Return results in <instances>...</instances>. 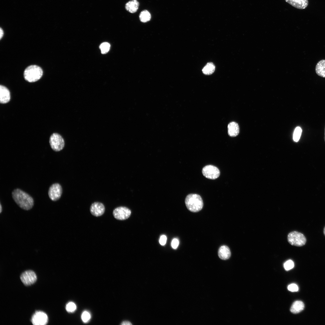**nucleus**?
I'll list each match as a JSON object with an SVG mask.
<instances>
[{
  "label": "nucleus",
  "instance_id": "obj_1",
  "mask_svg": "<svg viewBox=\"0 0 325 325\" xmlns=\"http://www.w3.org/2000/svg\"><path fill=\"white\" fill-rule=\"evenodd\" d=\"M12 196L17 205L24 210H29L34 206V201L32 197L20 189L14 190L12 192Z\"/></svg>",
  "mask_w": 325,
  "mask_h": 325
},
{
  "label": "nucleus",
  "instance_id": "obj_2",
  "mask_svg": "<svg viewBox=\"0 0 325 325\" xmlns=\"http://www.w3.org/2000/svg\"><path fill=\"white\" fill-rule=\"evenodd\" d=\"M185 202L188 209L193 212L200 211L203 206V202L201 197L197 194H188L186 197Z\"/></svg>",
  "mask_w": 325,
  "mask_h": 325
},
{
  "label": "nucleus",
  "instance_id": "obj_3",
  "mask_svg": "<svg viewBox=\"0 0 325 325\" xmlns=\"http://www.w3.org/2000/svg\"><path fill=\"white\" fill-rule=\"evenodd\" d=\"M42 68L36 65H30L27 67L24 72L25 79L29 82H34L39 80L42 76Z\"/></svg>",
  "mask_w": 325,
  "mask_h": 325
},
{
  "label": "nucleus",
  "instance_id": "obj_4",
  "mask_svg": "<svg viewBox=\"0 0 325 325\" xmlns=\"http://www.w3.org/2000/svg\"><path fill=\"white\" fill-rule=\"evenodd\" d=\"M288 241L292 246H301L305 245L306 242V239L302 233L297 231H293L289 233L287 236Z\"/></svg>",
  "mask_w": 325,
  "mask_h": 325
},
{
  "label": "nucleus",
  "instance_id": "obj_5",
  "mask_svg": "<svg viewBox=\"0 0 325 325\" xmlns=\"http://www.w3.org/2000/svg\"><path fill=\"white\" fill-rule=\"evenodd\" d=\"M49 143L51 148L55 151L61 150L65 145L63 138L57 133H53L51 135L49 139Z\"/></svg>",
  "mask_w": 325,
  "mask_h": 325
},
{
  "label": "nucleus",
  "instance_id": "obj_6",
  "mask_svg": "<svg viewBox=\"0 0 325 325\" xmlns=\"http://www.w3.org/2000/svg\"><path fill=\"white\" fill-rule=\"evenodd\" d=\"M62 191V187L59 184L54 183L49 187L48 193L49 197L51 200L57 201L60 198Z\"/></svg>",
  "mask_w": 325,
  "mask_h": 325
},
{
  "label": "nucleus",
  "instance_id": "obj_7",
  "mask_svg": "<svg viewBox=\"0 0 325 325\" xmlns=\"http://www.w3.org/2000/svg\"><path fill=\"white\" fill-rule=\"evenodd\" d=\"M203 175L206 178L215 179L219 177L220 172L216 166L212 165H207L204 167L202 170Z\"/></svg>",
  "mask_w": 325,
  "mask_h": 325
},
{
  "label": "nucleus",
  "instance_id": "obj_8",
  "mask_svg": "<svg viewBox=\"0 0 325 325\" xmlns=\"http://www.w3.org/2000/svg\"><path fill=\"white\" fill-rule=\"evenodd\" d=\"M131 214L130 209L124 206L117 207L113 211L114 217L116 219L120 220H123L128 218Z\"/></svg>",
  "mask_w": 325,
  "mask_h": 325
},
{
  "label": "nucleus",
  "instance_id": "obj_9",
  "mask_svg": "<svg viewBox=\"0 0 325 325\" xmlns=\"http://www.w3.org/2000/svg\"><path fill=\"white\" fill-rule=\"evenodd\" d=\"M20 279L24 284L29 286L36 282L37 280V276L33 271L27 270L21 274Z\"/></svg>",
  "mask_w": 325,
  "mask_h": 325
},
{
  "label": "nucleus",
  "instance_id": "obj_10",
  "mask_svg": "<svg viewBox=\"0 0 325 325\" xmlns=\"http://www.w3.org/2000/svg\"><path fill=\"white\" fill-rule=\"evenodd\" d=\"M48 321V317L46 313L42 311H36L32 317L31 322L34 325H45Z\"/></svg>",
  "mask_w": 325,
  "mask_h": 325
},
{
  "label": "nucleus",
  "instance_id": "obj_11",
  "mask_svg": "<svg viewBox=\"0 0 325 325\" xmlns=\"http://www.w3.org/2000/svg\"><path fill=\"white\" fill-rule=\"evenodd\" d=\"M105 208L104 205L99 202H95L91 205L90 211L92 215L98 217L102 215L104 213Z\"/></svg>",
  "mask_w": 325,
  "mask_h": 325
},
{
  "label": "nucleus",
  "instance_id": "obj_12",
  "mask_svg": "<svg viewBox=\"0 0 325 325\" xmlns=\"http://www.w3.org/2000/svg\"><path fill=\"white\" fill-rule=\"evenodd\" d=\"M10 99V94L9 90L5 86H0V102L2 104L8 102Z\"/></svg>",
  "mask_w": 325,
  "mask_h": 325
},
{
  "label": "nucleus",
  "instance_id": "obj_13",
  "mask_svg": "<svg viewBox=\"0 0 325 325\" xmlns=\"http://www.w3.org/2000/svg\"><path fill=\"white\" fill-rule=\"evenodd\" d=\"M294 7L299 9H304L308 4V0H285Z\"/></svg>",
  "mask_w": 325,
  "mask_h": 325
},
{
  "label": "nucleus",
  "instance_id": "obj_14",
  "mask_svg": "<svg viewBox=\"0 0 325 325\" xmlns=\"http://www.w3.org/2000/svg\"><path fill=\"white\" fill-rule=\"evenodd\" d=\"M219 257L222 260H226L229 258L231 256V252L229 247L225 245L221 246L218 252Z\"/></svg>",
  "mask_w": 325,
  "mask_h": 325
},
{
  "label": "nucleus",
  "instance_id": "obj_15",
  "mask_svg": "<svg viewBox=\"0 0 325 325\" xmlns=\"http://www.w3.org/2000/svg\"><path fill=\"white\" fill-rule=\"evenodd\" d=\"M228 132L229 135L232 137L237 135L239 132V128L238 124L234 122L230 123L228 125Z\"/></svg>",
  "mask_w": 325,
  "mask_h": 325
},
{
  "label": "nucleus",
  "instance_id": "obj_16",
  "mask_svg": "<svg viewBox=\"0 0 325 325\" xmlns=\"http://www.w3.org/2000/svg\"><path fill=\"white\" fill-rule=\"evenodd\" d=\"M304 307V304L302 301H296L294 302L291 305L290 311L293 314H298L303 310Z\"/></svg>",
  "mask_w": 325,
  "mask_h": 325
},
{
  "label": "nucleus",
  "instance_id": "obj_17",
  "mask_svg": "<svg viewBox=\"0 0 325 325\" xmlns=\"http://www.w3.org/2000/svg\"><path fill=\"white\" fill-rule=\"evenodd\" d=\"M139 6V3L136 0H132L127 2L125 5L126 9L131 13L137 11Z\"/></svg>",
  "mask_w": 325,
  "mask_h": 325
},
{
  "label": "nucleus",
  "instance_id": "obj_18",
  "mask_svg": "<svg viewBox=\"0 0 325 325\" xmlns=\"http://www.w3.org/2000/svg\"><path fill=\"white\" fill-rule=\"evenodd\" d=\"M316 72L319 76L325 77V60L320 61L317 64L315 68Z\"/></svg>",
  "mask_w": 325,
  "mask_h": 325
},
{
  "label": "nucleus",
  "instance_id": "obj_19",
  "mask_svg": "<svg viewBox=\"0 0 325 325\" xmlns=\"http://www.w3.org/2000/svg\"><path fill=\"white\" fill-rule=\"evenodd\" d=\"M215 67L212 63H208L202 69L203 73L205 75H209L212 74L215 71Z\"/></svg>",
  "mask_w": 325,
  "mask_h": 325
},
{
  "label": "nucleus",
  "instance_id": "obj_20",
  "mask_svg": "<svg viewBox=\"0 0 325 325\" xmlns=\"http://www.w3.org/2000/svg\"><path fill=\"white\" fill-rule=\"evenodd\" d=\"M151 17L150 13L147 10L142 11L139 15L140 20L143 23H146L149 21L150 20Z\"/></svg>",
  "mask_w": 325,
  "mask_h": 325
},
{
  "label": "nucleus",
  "instance_id": "obj_21",
  "mask_svg": "<svg viewBox=\"0 0 325 325\" xmlns=\"http://www.w3.org/2000/svg\"><path fill=\"white\" fill-rule=\"evenodd\" d=\"M302 132L301 128L299 127H296L294 132L293 139L295 142H298L300 138Z\"/></svg>",
  "mask_w": 325,
  "mask_h": 325
},
{
  "label": "nucleus",
  "instance_id": "obj_22",
  "mask_svg": "<svg viewBox=\"0 0 325 325\" xmlns=\"http://www.w3.org/2000/svg\"><path fill=\"white\" fill-rule=\"evenodd\" d=\"M110 47V44L107 42L102 43L100 46V48L102 54H105L107 53L109 51Z\"/></svg>",
  "mask_w": 325,
  "mask_h": 325
},
{
  "label": "nucleus",
  "instance_id": "obj_23",
  "mask_svg": "<svg viewBox=\"0 0 325 325\" xmlns=\"http://www.w3.org/2000/svg\"><path fill=\"white\" fill-rule=\"evenodd\" d=\"M294 262L291 260H288L286 261L283 264L284 268L287 271L292 269L294 268Z\"/></svg>",
  "mask_w": 325,
  "mask_h": 325
},
{
  "label": "nucleus",
  "instance_id": "obj_24",
  "mask_svg": "<svg viewBox=\"0 0 325 325\" xmlns=\"http://www.w3.org/2000/svg\"><path fill=\"white\" fill-rule=\"evenodd\" d=\"M66 309L68 312H72L74 311L76 309V304L73 302H70L66 305Z\"/></svg>",
  "mask_w": 325,
  "mask_h": 325
},
{
  "label": "nucleus",
  "instance_id": "obj_25",
  "mask_svg": "<svg viewBox=\"0 0 325 325\" xmlns=\"http://www.w3.org/2000/svg\"><path fill=\"white\" fill-rule=\"evenodd\" d=\"M81 318L83 321L85 323L88 322L91 318L90 314L87 311H84L82 314Z\"/></svg>",
  "mask_w": 325,
  "mask_h": 325
},
{
  "label": "nucleus",
  "instance_id": "obj_26",
  "mask_svg": "<svg viewBox=\"0 0 325 325\" xmlns=\"http://www.w3.org/2000/svg\"><path fill=\"white\" fill-rule=\"evenodd\" d=\"M288 290L292 292H297L299 290L298 286L295 283H292L289 285L288 287Z\"/></svg>",
  "mask_w": 325,
  "mask_h": 325
},
{
  "label": "nucleus",
  "instance_id": "obj_27",
  "mask_svg": "<svg viewBox=\"0 0 325 325\" xmlns=\"http://www.w3.org/2000/svg\"><path fill=\"white\" fill-rule=\"evenodd\" d=\"M179 244L178 240L176 238L174 239L171 242V246L172 248L174 249H176L178 247Z\"/></svg>",
  "mask_w": 325,
  "mask_h": 325
},
{
  "label": "nucleus",
  "instance_id": "obj_28",
  "mask_svg": "<svg viewBox=\"0 0 325 325\" xmlns=\"http://www.w3.org/2000/svg\"><path fill=\"white\" fill-rule=\"evenodd\" d=\"M166 236L163 235L161 236L159 240V243L161 245L164 246L166 244Z\"/></svg>",
  "mask_w": 325,
  "mask_h": 325
},
{
  "label": "nucleus",
  "instance_id": "obj_29",
  "mask_svg": "<svg viewBox=\"0 0 325 325\" xmlns=\"http://www.w3.org/2000/svg\"><path fill=\"white\" fill-rule=\"evenodd\" d=\"M121 324L122 325H132V324L129 321H124Z\"/></svg>",
  "mask_w": 325,
  "mask_h": 325
},
{
  "label": "nucleus",
  "instance_id": "obj_30",
  "mask_svg": "<svg viewBox=\"0 0 325 325\" xmlns=\"http://www.w3.org/2000/svg\"><path fill=\"white\" fill-rule=\"evenodd\" d=\"M4 32L3 29L1 28L0 29V38L1 39L3 37Z\"/></svg>",
  "mask_w": 325,
  "mask_h": 325
},
{
  "label": "nucleus",
  "instance_id": "obj_31",
  "mask_svg": "<svg viewBox=\"0 0 325 325\" xmlns=\"http://www.w3.org/2000/svg\"><path fill=\"white\" fill-rule=\"evenodd\" d=\"M0 213H1L2 212V205H1V204H0Z\"/></svg>",
  "mask_w": 325,
  "mask_h": 325
},
{
  "label": "nucleus",
  "instance_id": "obj_32",
  "mask_svg": "<svg viewBox=\"0 0 325 325\" xmlns=\"http://www.w3.org/2000/svg\"><path fill=\"white\" fill-rule=\"evenodd\" d=\"M323 232L324 234V235L325 236V227H324V228Z\"/></svg>",
  "mask_w": 325,
  "mask_h": 325
},
{
  "label": "nucleus",
  "instance_id": "obj_33",
  "mask_svg": "<svg viewBox=\"0 0 325 325\" xmlns=\"http://www.w3.org/2000/svg\"><path fill=\"white\" fill-rule=\"evenodd\" d=\"M324 141H325V132H324Z\"/></svg>",
  "mask_w": 325,
  "mask_h": 325
}]
</instances>
